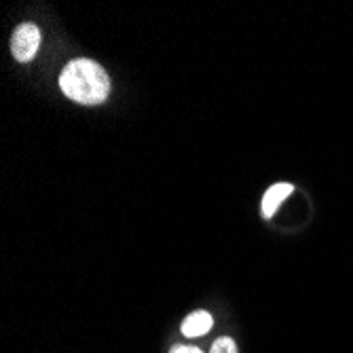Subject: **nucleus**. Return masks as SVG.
<instances>
[{
	"label": "nucleus",
	"mask_w": 353,
	"mask_h": 353,
	"mask_svg": "<svg viewBox=\"0 0 353 353\" xmlns=\"http://www.w3.org/2000/svg\"><path fill=\"white\" fill-rule=\"evenodd\" d=\"M212 326H214V317L208 311H192L182 322V334L188 339L203 336L212 330Z\"/></svg>",
	"instance_id": "nucleus-3"
},
{
	"label": "nucleus",
	"mask_w": 353,
	"mask_h": 353,
	"mask_svg": "<svg viewBox=\"0 0 353 353\" xmlns=\"http://www.w3.org/2000/svg\"><path fill=\"white\" fill-rule=\"evenodd\" d=\"M59 87L66 98L83 106H98L110 93V79L98 61L79 57L72 59L59 74Z\"/></svg>",
	"instance_id": "nucleus-1"
},
{
	"label": "nucleus",
	"mask_w": 353,
	"mask_h": 353,
	"mask_svg": "<svg viewBox=\"0 0 353 353\" xmlns=\"http://www.w3.org/2000/svg\"><path fill=\"white\" fill-rule=\"evenodd\" d=\"M210 353H237V345L233 339L229 336H220L214 345H212V351Z\"/></svg>",
	"instance_id": "nucleus-5"
},
{
	"label": "nucleus",
	"mask_w": 353,
	"mask_h": 353,
	"mask_svg": "<svg viewBox=\"0 0 353 353\" xmlns=\"http://www.w3.org/2000/svg\"><path fill=\"white\" fill-rule=\"evenodd\" d=\"M170 353H203L201 349L197 347H186V345H176Z\"/></svg>",
	"instance_id": "nucleus-6"
},
{
	"label": "nucleus",
	"mask_w": 353,
	"mask_h": 353,
	"mask_svg": "<svg viewBox=\"0 0 353 353\" xmlns=\"http://www.w3.org/2000/svg\"><path fill=\"white\" fill-rule=\"evenodd\" d=\"M294 190L292 184H288V182H279V184H273L267 192H265V197H263V218H271L275 214V210L279 208V203L290 195V192Z\"/></svg>",
	"instance_id": "nucleus-4"
},
{
	"label": "nucleus",
	"mask_w": 353,
	"mask_h": 353,
	"mask_svg": "<svg viewBox=\"0 0 353 353\" xmlns=\"http://www.w3.org/2000/svg\"><path fill=\"white\" fill-rule=\"evenodd\" d=\"M41 47V30L34 23H19L11 37V51L17 61H30Z\"/></svg>",
	"instance_id": "nucleus-2"
}]
</instances>
